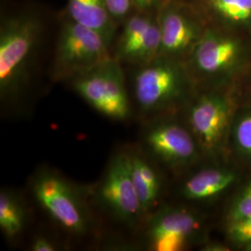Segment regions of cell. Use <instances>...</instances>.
Returning <instances> with one entry per match:
<instances>
[{
    "instance_id": "obj_7",
    "label": "cell",
    "mask_w": 251,
    "mask_h": 251,
    "mask_svg": "<svg viewBox=\"0 0 251 251\" xmlns=\"http://www.w3.org/2000/svg\"><path fill=\"white\" fill-rule=\"evenodd\" d=\"M119 63L111 58L71 82L76 93L100 114L123 121L130 115V102Z\"/></svg>"
},
{
    "instance_id": "obj_4",
    "label": "cell",
    "mask_w": 251,
    "mask_h": 251,
    "mask_svg": "<svg viewBox=\"0 0 251 251\" xmlns=\"http://www.w3.org/2000/svg\"><path fill=\"white\" fill-rule=\"evenodd\" d=\"M40 33L33 15L20 14L6 20L0 34V94L3 100L18 95Z\"/></svg>"
},
{
    "instance_id": "obj_12",
    "label": "cell",
    "mask_w": 251,
    "mask_h": 251,
    "mask_svg": "<svg viewBox=\"0 0 251 251\" xmlns=\"http://www.w3.org/2000/svg\"><path fill=\"white\" fill-rule=\"evenodd\" d=\"M238 176L235 171L223 168H206L192 175L181 187V197L191 201L216 198L233 186Z\"/></svg>"
},
{
    "instance_id": "obj_9",
    "label": "cell",
    "mask_w": 251,
    "mask_h": 251,
    "mask_svg": "<svg viewBox=\"0 0 251 251\" xmlns=\"http://www.w3.org/2000/svg\"><path fill=\"white\" fill-rule=\"evenodd\" d=\"M100 206L120 223L135 227L146 214L130 173L128 152L117 153L110 162L96 194Z\"/></svg>"
},
{
    "instance_id": "obj_19",
    "label": "cell",
    "mask_w": 251,
    "mask_h": 251,
    "mask_svg": "<svg viewBox=\"0 0 251 251\" xmlns=\"http://www.w3.org/2000/svg\"><path fill=\"white\" fill-rule=\"evenodd\" d=\"M251 216V180L247 182L234 197L225 216L226 225Z\"/></svg>"
},
{
    "instance_id": "obj_10",
    "label": "cell",
    "mask_w": 251,
    "mask_h": 251,
    "mask_svg": "<svg viewBox=\"0 0 251 251\" xmlns=\"http://www.w3.org/2000/svg\"><path fill=\"white\" fill-rule=\"evenodd\" d=\"M144 138L152 156L171 168H183L203 157L187 125L176 120L160 119L150 126Z\"/></svg>"
},
{
    "instance_id": "obj_20",
    "label": "cell",
    "mask_w": 251,
    "mask_h": 251,
    "mask_svg": "<svg viewBox=\"0 0 251 251\" xmlns=\"http://www.w3.org/2000/svg\"><path fill=\"white\" fill-rule=\"evenodd\" d=\"M226 235L230 245L240 251H251V216L226 225Z\"/></svg>"
},
{
    "instance_id": "obj_14",
    "label": "cell",
    "mask_w": 251,
    "mask_h": 251,
    "mask_svg": "<svg viewBox=\"0 0 251 251\" xmlns=\"http://www.w3.org/2000/svg\"><path fill=\"white\" fill-rule=\"evenodd\" d=\"M68 12L74 22L97 32L110 45L116 26L103 0H68Z\"/></svg>"
},
{
    "instance_id": "obj_3",
    "label": "cell",
    "mask_w": 251,
    "mask_h": 251,
    "mask_svg": "<svg viewBox=\"0 0 251 251\" xmlns=\"http://www.w3.org/2000/svg\"><path fill=\"white\" fill-rule=\"evenodd\" d=\"M251 48L228 30L205 29L185 60L189 72L198 83L210 86L238 80L251 66Z\"/></svg>"
},
{
    "instance_id": "obj_13",
    "label": "cell",
    "mask_w": 251,
    "mask_h": 251,
    "mask_svg": "<svg viewBox=\"0 0 251 251\" xmlns=\"http://www.w3.org/2000/svg\"><path fill=\"white\" fill-rule=\"evenodd\" d=\"M129 168L135 188L147 215L156 206L161 194L162 181L158 172L142 154L128 152Z\"/></svg>"
},
{
    "instance_id": "obj_1",
    "label": "cell",
    "mask_w": 251,
    "mask_h": 251,
    "mask_svg": "<svg viewBox=\"0 0 251 251\" xmlns=\"http://www.w3.org/2000/svg\"><path fill=\"white\" fill-rule=\"evenodd\" d=\"M240 103L236 81L210 86L189 100L186 125L203 157L219 161L226 156L231 126Z\"/></svg>"
},
{
    "instance_id": "obj_8",
    "label": "cell",
    "mask_w": 251,
    "mask_h": 251,
    "mask_svg": "<svg viewBox=\"0 0 251 251\" xmlns=\"http://www.w3.org/2000/svg\"><path fill=\"white\" fill-rule=\"evenodd\" d=\"M205 224L196 211L180 206H167L155 211L146 228L152 251H179L205 242Z\"/></svg>"
},
{
    "instance_id": "obj_24",
    "label": "cell",
    "mask_w": 251,
    "mask_h": 251,
    "mask_svg": "<svg viewBox=\"0 0 251 251\" xmlns=\"http://www.w3.org/2000/svg\"><path fill=\"white\" fill-rule=\"evenodd\" d=\"M157 1L158 0H132L133 5L144 12L152 9L156 5Z\"/></svg>"
},
{
    "instance_id": "obj_16",
    "label": "cell",
    "mask_w": 251,
    "mask_h": 251,
    "mask_svg": "<svg viewBox=\"0 0 251 251\" xmlns=\"http://www.w3.org/2000/svg\"><path fill=\"white\" fill-rule=\"evenodd\" d=\"M229 151L251 167V103L241 102L235 112L229 135Z\"/></svg>"
},
{
    "instance_id": "obj_25",
    "label": "cell",
    "mask_w": 251,
    "mask_h": 251,
    "mask_svg": "<svg viewBox=\"0 0 251 251\" xmlns=\"http://www.w3.org/2000/svg\"><path fill=\"white\" fill-rule=\"evenodd\" d=\"M203 251H230L228 246H225L219 243L207 242L204 246Z\"/></svg>"
},
{
    "instance_id": "obj_23",
    "label": "cell",
    "mask_w": 251,
    "mask_h": 251,
    "mask_svg": "<svg viewBox=\"0 0 251 251\" xmlns=\"http://www.w3.org/2000/svg\"><path fill=\"white\" fill-rule=\"evenodd\" d=\"M31 250L34 251H54L57 250V247L49 238L38 236L33 240Z\"/></svg>"
},
{
    "instance_id": "obj_11",
    "label": "cell",
    "mask_w": 251,
    "mask_h": 251,
    "mask_svg": "<svg viewBox=\"0 0 251 251\" xmlns=\"http://www.w3.org/2000/svg\"><path fill=\"white\" fill-rule=\"evenodd\" d=\"M161 56L185 62L204 33L196 19L179 7H167L159 20Z\"/></svg>"
},
{
    "instance_id": "obj_5",
    "label": "cell",
    "mask_w": 251,
    "mask_h": 251,
    "mask_svg": "<svg viewBox=\"0 0 251 251\" xmlns=\"http://www.w3.org/2000/svg\"><path fill=\"white\" fill-rule=\"evenodd\" d=\"M36 201L67 233L84 235L90 231V218L78 189L61 174L41 170L32 180Z\"/></svg>"
},
{
    "instance_id": "obj_17",
    "label": "cell",
    "mask_w": 251,
    "mask_h": 251,
    "mask_svg": "<svg viewBox=\"0 0 251 251\" xmlns=\"http://www.w3.org/2000/svg\"><path fill=\"white\" fill-rule=\"evenodd\" d=\"M25 206L16 194L7 189L0 192V229L3 234L13 239L22 233L25 224Z\"/></svg>"
},
{
    "instance_id": "obj_6",
    "label": "cell",
    "mask_w": 251,
    "mask_h": 251,
    "mask_svg": "<svg viewBox=\"0 0 251 251\" xmlns=\"http://www.w3.org/2000/svg\"><path fill=\"white\" fill-rule=\"evenodd\" d=\"M109 44L97 32L73 20L63 25L53 65L55 80H68L110 60Z\"/></svg>"
},
{
    "instance_id": "obj_2",
    "label": "cell",
    "mask_w": 251,
    "mask_h": 251,
    "mask_svg": "<svg viewBox=\"0 0 251 251\" xmlns=\"http://www.w3.org/2000/svg\"><path fill=\"white\" fill-rule=\"evenodd\" d=\"M196 84L184 62L159 55L135 74V100L146 114L175 111L186 106Z\"/></svg>"
},
{
    "instance_id": "obj_21",
    "label": "cell",
    "mask_w": 251,
    "mask_h": 251,
    "mask_svg": "<svg viewBox=\"0 0 251 251\" xmlns=\"http://www.w3.org/2000/svg\"><path fill=\"white\" fill-rule=\"evenodd\" d=\"M103 2L113 19L125 17L133 5L132 0H103Z\"/></svg>"
},
{
    "instance_id": "obj_22",
    "label": "cell",
    "mask_w": 251,
    "mask_h": 251,
    "mask_svg": "<svg viewBox=\"0 0 251 251\" xmlns=\"http://www.w3.org/2000/svg\"><path fill=\"white\" fill-rule=\"evenodd\" d=\"M241 102L251 103V66L250 69L236 81Z\"/></svg>"
},
{
    "instance_id": "obj_18",
    "label": "cell",
    "mask_w": 251,
    "mask_h": 251,
    "mask_svg": "<svg viewBox=\"0 0 251 251\" xmlns=\"http://www.w3.org/2000/svg\"><path fill=\"white\" fill-rule=\"evenodd\" d=\"M208 5L228 27H251V0H208Z\"/></svg>"
},
{
    "instance_id": "obj_15",
    "label": "cell",
    "mask_w": 251,
    "mask_h": 251,
    "mask_svg": "<svg viewBox=\"0 0 251 251\" xmlns=\"http://www.w3.org/2000/svg\"><path fill=\"white\" fill-rule=\"evenodd\" d=\"M152 20L151 17L142 14H137L128 19L117 44V61L135 64L137 55Z\"/></svg>"
}]
</instances>
